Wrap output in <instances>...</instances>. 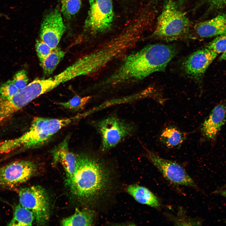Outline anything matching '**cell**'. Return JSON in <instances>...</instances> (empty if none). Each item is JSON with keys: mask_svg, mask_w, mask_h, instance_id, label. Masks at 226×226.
I'll return each mask as SVG.
<instances>
[{"mask_svg": "<svg viewBox=\"0 0 226 226\" xmlns=\"http://www.w3.org/2000/svg\"><path fill=\"white\" fill-rule=\"evenodd\" d=\"M177 53L173 45H147L126 56L117 68L100 85L110 87L141 80L154 73L163 72Z\"/></svg>", "mask_w": 226, "mask_h": 226, "instance_id": "cell-1", "label": "cell"}, {"mask_svg": "<svg viewBox=\"0 0 226 226\" xmlns=\"http://www.w3.org/2000/svg\"><path fill=\"white\" fill-rule=\"evenodd\" d=\"M76 157L75 172L66 183L71 192L76 197L88 202H95L108 189L110 174L99 159L85 154Z\"/></svg>", "mask_w": 226, "mask_h": 226, "instance_id": "cell-2", "label": "cell"}, {"mask_svg": "<svg viewBox=\"0 0 226 226\" xmlns=\"http://www.w3.org/2000/svg\"><path fill=\"white\" fill-rule=\"evenodd\" d=\"M82 116L83 115L81 114L58 119L35 117L29 129L22 135L0 142V155L19 148L25 150L40 147L61 129Z\"/></svg>", "mask_w": 226, "mask_h": 226, "instance_id": "cell-3", "label": "cell"}, {"mask_svg": "<svg viewBox=\"0 0 226 226\" xmlns=\"http://www.w3.org/2000/svg\"><path fill=\"white\" fill-rule=\"evenodd\" d=\"M138 40L133 33L126 32L79 58V62L84 75L97 71L121 56L135 45Z\"/></svg>", "mask_w": 226, "mask_h": 226, "instance_id": "cell-4", "label": "cell"}, {"mask_svg": "<svg viewBox=\"0 0 226 226\" xmlns=\"http://www.w3.org/2000/svg\"><path fill=\"white\" fill-rule=\"evenodd\" d=\"M190 28V22L186 13L176 3L168 0L158 18L153 35L166 41L175 40L186 36Z\"/></svg>", "mask_w": 226, "mask_h": 226, "instance_id": "cell-5", "label": "cell"}, {"mask_svg": "<svg viewBox=\"0 0 226 226\" xmlns=\"http://www.w3.org/2000/svg\"><path fill=\"white\" fill-rule=\"evenodd\" d=\"M18 193L19 203L32 212L37 225L45 224L50 217V204L45 189L40 186H32L20 188Z\"/></svg>", "mask_w": 226, "mask_h": 226, "instance_id": "cell-6", "label": "cell"}, {"mask_svg": "<svg viewBox=\"0 0 226 226\" xmlns=\"http://www.w3.org/2000/svg\"><path fill=\"white\" fill-rule=\"evenodd\" d=\"M35 164L26 160L0 165V191L10 190L28 181L35 173Z\"/></svg>", "mask_w": 226, "mask_h": 226, "instance_id": "cell-7", "label": "cell"}, {"mask_svg": "<svg viewBox=\"0 0 226 226\" xmlns=\"http://www.w3.org/2000/svg\"><path fill=\"white\" fill-rule=\"evenodd\" d=\"M101 137V149L106 151L115 147L132 132L130 124L116 116H110L95 123Z\"/></svg>", "mask_w": 226, "mask_h": 226, "instance_id": "cell-8", "label": "cell"}, {"mask_svg": "<svg viewBox=\"0 0 226 226\" xmlns=\"http://www.w3.org/2000/svg\"><path fill=\"white\" fill-rule=\"evenodd\" d=\"M85 27L90 33L105 32L111 27L114 18L112 0H89Z\"/></svg>", "mask_w": 226, "mask_h": 226, "instance_id": "cell-9", "label": "cell"}, {"mask_svg": "<svg viewBox=\"0 0 226 226\" xmlns=\"http://www.w3.org/2000/svg\"><path fill=\"white\" fill-rule=\"evenodd\" d=\"M146 156L167 180L175 184L194 187L193 180L179 164L163 158L154 152L147 150Z\"/></svg>", "mask_w": 226, "mask_h": 226, "instance_id": "cell-10", "label": "cell"}, {"mask_svg": "<svg viewBox=\"0 0 226 226\" xmlns=\"http://www.w3.org/2000/svg\"><path fill=\"white\" fill-rule=\"evenodd\" d=\"M66 27L58 8L50 11L44 17L41 25L40 39L53 49L56 47Z\"/></svg>", "mask_w": 226, "mask_h": 226, "instance_id": "cell-11", "label": "cell"}, {"mask_svg": "<svg viewBox=\"0 0 226 226\" xmlns=\"http://www.w3.org/2000/svg\"><path fill=\"white\" fill-rule=\"evenodd\" d=\"M218 55L206 47L196 51L183 61L182 67L183 71L189 77L199 81Z\"/></svg>", "mask_w": 226, "mask_h": 226, "instance_id": "cell-12", "label": "cell"}, {"mask_svg": "<svg viewBox=\"0 0 226 226\" xmlns=\"http://www.w3.org/2000/svg\"><path fill=\"white\" fill-rule=\"evenodd\" d=\"M226 122V105L220 104L215 106L202 123L203 135L209 139L215 138Z\"/></svg>", "mask_w": 226, "mask_h": 226, "instance_id": "cell-13", "label": "cell"}, {"mask_svg": "<svg viewBox=\"0 0 226 226\" xmlns=\"http://www.w3.org/2000/svg\"><path fill=\"white\" fill-rule=\"evenodd\" d=\"M69 137L66 138L53 150L54 160L59 162L65 171L66 182L70 180L75 172L76 165L77 157L69 150L68 142Z\"/></svg>", "mask_w": 226, "mask_h": 226, "instance_id": "cell-14", "label": "cell"}, {"mask_svg": "<svg viewBox=\"0 0 226 226\" xmlns=\"http://www.w3.org/2000/svg\"><path fill=\"white\" fill-rule=\"evenodd\" d=\"M195 35L201 38L218 36L226 34V14L218 15L209 20L196 24L194 27Z\"/></svg>", "mask_w": 226, "mask_h": 226, "instance_id": "cell-15", "label": "cell"}, {"mask_svg": "<svg viewBox=\"0 0 226 226\" xmlns=\"http://www.w3.org/2000/svg\"><path fill=\"white\" fill-rule=\"evenodd\" d=\"M59 85V82L54 76L46 79H37L28 84L20 91L28 104L34 100Z\"/></svg>", "mask_w": 226, "mask_h": 226, "instance_id": "cell-16", "label": "cell"}, {"mask_svg": "<svg viewBox=\"0 0 226 226\" xmlns=\"http://www.w3.org/2000/svg\"><path fill=\"white\" fill-rule=\"evenodd\" d=\"M128 193L138 202L153 207L160 206L157 197L147 188L137 184L129 186L126 189Z\"/></svg>", "mask_w": 226, "mask_h": 226, "instance_id": "cell-17", "label": "cell"}, {"mask_svg": "<svg viewBox=\"0 0 226 226\" xmlns=\"http://www.w3.org/2000/svg\"><path fill=\"white\" fill-rule=\"evenodd\" d=\"M94 217L95 213L92 210L76 209L73 214L62 219L61 225L65 226H91L93 225Z\"/></svg>", "mask_w": 226, "mask_h": 226, "instance_id": "cell-18", "label": "cell"}, {"mask_svg": "<svg viewBox=\"0 0 226 226\" xmlns=\"http://www.w3.org/2000/svg\"><path fill=\"white\" fill-rule=\"evenodd\" d=\"M23 108L16 95L9 99L0 97V127Z\"/></svg>", "mask_w": 226, "mask_h": 226, "instance_id": "cell-19", "label": "cell"}, {"mask_svg": "<svg viewBox=\"0 0 226 226\" xmlns=\"http://www.w3.org/2000/svg\"><path fill=\"white\" fill-rule=\"evenodd\" d=\"M186 135L173 126L165 128L161 132L159 139L161 142L169 148H174L180 145L185 140Z\"/></svg>", "mask_w": 226, "mask_h": 226, "instance_id": "cell-20", "label": "cell"}, {"mask_svg": "<svg viewBox=\"0 0 226 226\" xmlns=\"http://www.w3.org/2000/svg\"><path fill=\"white\" fill-rule=\"evenodd\" d=\"M35 220L32 212L20 203L15 207L13 217L7 224L8 226H30Z\"/></svg>", "mask_w": 226, "mask_h": 226, "instance_id": "cell-21", "label": "cell"}, {"mask_svg": "<svg viewBox=\"0 0 226 226\" xmlns=\"http://www.w3.org/2000/svg\"><path fill=\"white\" fill-rule=\"evenodd\" d=\"M65 54V53L57 47L52 50L41 65L45 76H48L53 73Z\"/></svg>", "mask_w": 226, "mask_h": 226, "instance_id": "cell-22", "label": "cell"}, {"mask_svg": "<svg viewBox=\"0 0 226 226\" xmlns=\"http://www.w3.org/2000/svg\"><path fill=\"white\" fill-rule=\"evenodd\" d=\"M61 12L67 21L71 19L79 10L82 0H60Z\"/></svg>", "mask_w": 226, "mask_h": 226, "instance_id": "cell-23", "label": "cell"}, {"mask_svg": "<svg viewBox=\"0 0 226 226\" xmlns=\"http://www.w3.org/2000/svg\"><path fill=\"white\" fill-rule=\"evenodd\" d=\"M91 98L90 96L82 97L76 95L67 101L57 102L56 104L68 109L78 110L82 109Z\"/></svg>", "mask_w": 226, "mask_h": 226, "instance_id": "cell-24", "label": "cell"}, {"mask_svg": "<svg viewBox=\"0 0 226 226\" xmlns=\"http://www.w3.org/2000/svg\"><path fill=\"white\" fill-rule=\"evenodd\" d=\"M206 47L217 54L226 51V34L217 36L209 42Z\"/></svg>", "mask_w": 226, "mask_h": 226, "instance_id": "cell-25", "label": "cell"}, {"mask_svg": "<svg viewBox=\"0 0 226 226\" xmlns=\"http://www.w3.org/2000/svg\"><path fill=\"white\" fill-rule=\"evenodd\" d=\"M19 91L13 80H9L0 84V97L2 98L9 99L15 95Z\"/></svg>", "mask_w": 226, "mask_h": 226, "instance_id": "cell-26", "label": "cell"}, {"mask_svg": "<svg viewBox=\"0 0 226 226\" xmlns=\"http://www.w3.org/2000/svg\"><path fill=\"white\" fill-rule=\"evenodd\" d=\"M35 48L41 65L45 58L53 49L41 39L36 41Z\"/></svg>", "mask_w": 226, "mask_h": 226, "instance_id": "cell-27", "label": "cell"}, {"mask_svg": "<svg viewBox=\"0 0 226 226\" xmlns=\"http://www.w3.org/2000/svg\"><path fill=\"white\" fill-rule=\"evenodd\" d=\"M12 80L19 90L24 88L28 84V78L26 70H22L17 72L13 76Z\"/></svg>", "mask_w": 226, "mask_h": 226, "instance_id": "cell-28", "label": "cell"}, {"mask_svg": "<svg viewBox=\"0 0 226 226\" xmlns=\"http://www.w3.org/2000/svg\"><path fill=\"white\" fill-rule=\"evenodd\" d=\"M211 5L216 8H221L226 4V0H209Z\"/></svg>", "mask_w": 226, "mask_h": 226, "instance_id": "cell-29", "label": "cell"}, {"mask_svg": "<svg viewBox=\"0 0 226 226\" xmlns=\"http://www.w3.org/2000/svg\"><path fill=\"white\" fill-rule=\"evenodd\" d=\"M214 193L219 194L226 198V188L218 189L215 191Z\"/></svg>", "mask_w": 226, "mask_h": 226, "instance_id": "cell-30", "label": "cell"}, {"mask_svg": "<svg viewBox=\"0 0 226 226\" xmlns=\"http://www.w3.org/2000/svg\"><path fill=\"white\" fill-rule=\"evenodd\" d=\"M219 59L220 60L226 61V51L222 54L219 57Z\"/></svg>", "mask_w": 226, "mask_h": 226, "instance_id": "cell-31", "label": "cell"}]
</instances>
